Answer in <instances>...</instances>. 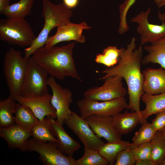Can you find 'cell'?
<instances>
[{
	"instance_id": "cell-1",
	"label": "cell",
	"mask_w": 165,
	"mask_h": 165,
	"mask_svg": "<svg viewBox=\"0 0 165 165\" xmlns=\"http://www.w3.org/2000/svg\"><path fill=\"white\" fill-rule=\"evenodd\" d=\"M119 61L116 65L108 68L101 73L105 75L103 81L111 76L118 75L125 80L128 88L129 101L127 110L141 113L140 101L144 92L143 90V76L141 70V61L143 57V48L141 45L137 48L136 38H131L126 48H121Z\"/></svg>"
},
{
	"instance_id": "cell-2",
	"label": "cell",
	"mask_w": 165,
	"mask_h": 165,
	"mask_svg": "<svg viewBox=\"0 0 165 165\" xmlns=\"http://www.w3.org/2000/svg\"><path fill=\"white\" fill-rule=\"evenodd\" d=\"M75 43L73 42L50 48L40 47L33 53L31 58L55 79L62 80L69 76L82 82L73 57Z\"/></svg>"
},
{
	"instance_id": "cell-3",
	"label": "cell",
	"mask_w": 165,
	"mask_h": 165,
	"mask_svg": "<svg viewBox=\"0 0 165 165\" xmlns=\"http://www.w3.org/2000/svg\"><path fill=\"white\" fill-rule=\"evenodd\" d=\"M42 16L43 27L31 45L24 50V57L28 59L38 49L44 46L52 29L70 23L72 11L63 3L55 4L49 0H42Z\"/></svg>"
},
{
	"instance_id": "cell-4",
	"label": "cell",
	"mask_w": 165,
	"mask_h": 165,
	"mask_svg": "<svg viewBox=\"0 0 165 165\" xmlns=\"http://www.w3.org/2000/svg\"><path fill=\"white\" fill-rule=\"evenodd\" d=\"M22 54L11 47L6 52L3 59V71L9 93V97L15 101L20 95L28 67V58Z\"/></svg>"
},
{
	"instance_id": "cell-5",
	"label": "cell",
	"mask_w": 165,
	"mask_h": 165,
	"mask_svg": "<svg viewBox=\"0 0 165 165\" xmlns=\"http://www.w3.org/2000/svg\"><path fill=\"white\" fill-rule=\"evenodd\" d=\"M36 37L25 18L7 17L0 20V39L9 44L28 47Z\"/></svg>"
},
{
	"instance_id": "cell-6",
	"label": "cell",
	"mask_w": 165,
	"mask_h": 165,
	"mask_svg": "<svg viewBox=\"0 0 165 165\" xmlns=\"http://www.w3.org/2000/svg\"><path fill=\"white\" fill-rule=\"evenodd\" d=\"M27 73L21 89L20 96H42L48 93V73L31 57L28 58Z\"/></svg>"
},
{
	"instance_id": "cell-7",
	"label": "cell",
	"mask_w": 165,
	"mask_h": 165,
	"mask_svg": "<svg viewBox=\"0 0 165 165\" xmlns=\"http://www.w3.org/2000/svg\"><path fill=\"white\" fill-rule=\"evenodd\" d=\"M80 116L86 118L93 114L113 116L127 109L128 104L125 97L112 100L100 101L84 98L77 102Z\"/></svg>"
},
{
	"instance_id": "cell-8",
	"label": "cell",
	"mask_w": 165,
	"mask_h": 165,
	"mask_svg": "<svg viewBox=\"0 0 165 165\" xmlns=\"http://www.w3.org/2000/svg\"><path fill=\"white\" fill-rule=\"evenodd\" d=\"M57 146V144L42 142L33 138L27 141L25 151L38 152L40 161L45 165H75V159L61 152Z\"/></svg>"
},
{
	"instance_id": "cell-9",
	"label": "cell",
	"mask_w": 165,
	"mask_h": 165,
	"mask_svg": "<svg viewBox=\"0 0 165 165\" xmlns=\"http://www.w3.org/2000/svg\"><path fill=\"white\" fill-rule=\"evenodd\" d=\"M123 78L118 75L105 78L101 86H95L86 90L83 93L84 98L100 101H108L125 97L127 93L123 86Z\"/></svg>"
},
{
	"instance_id": "cell-10",
	"label": "cell",
	"mask_w": 165,
	"mask_h": 165,
	"mask_svg": "<svg viewBox=\"0 0 165 165\" xmlns=\"http://www.w3.org/2000/svg\"><path fill=\"white\" fill-rule=\"evenodd\" d=\"M47 83L52 92L51 103L56 111L57 117L56 121L63 126L72 112L70 108L73 101L72 93L69 89L62 87L52 77H48Z\"/></svg>"
},
{
	"instance_id": "cell-11",
	"label": "cell",
	"mask_w": 165,
	"mask_h": 165,
	"mask_svg": "<svg viewBox=\"0 0 165 165\" xmlns=\"http://www.w3.org/2000/svg\"><path fill=\"white\" fill-rule=\"evenodd\" d=\"M64 123L78 137L84 146L98 150L105 143L94 132L86 119L79 116L75 112H72Z\"/></svg>"
},
{
	"instance_id": "cell-12",
	"label": "cell",
	"mask_w": 165,
	"mask_h": 165,
	"mask_svg": "<svg viewBox=\"0 0 165 165\" xmlns=\"http://www.w3.org/2000/svg\"><path fill=\"white\" fill-rule=\"evenodd\" d=\"M151 8L145 11L141 10L131 19V22L137 23L136 31L140 36V44H151L165 36V21L163 20L161 25L152 24L148 21Z\"/></svg>"
},
{
	"instance_id": "cell-13",
	"label": "cell",
	"mask_w": 165,
	"mask_h": 165,
	"mask_svg": "<svg viewBox=\"0 0 165 165\" xmlns=\"http://www.w3.org/2000/svg\"><path fill=\"white\" fill-rule=\"evenodd\" d=\"M91 28L85 21L79 24L70 22L58 27L55 34L48 37L44 46L50 48L59 42L71 41L83 43L85 42L86 38L82 34V31L84 30H88Z\"/></svg>"
},
{
	"instance_id": "cell-14",
	"label": "cell",
	"mask_w": 165,
	"mask_h": 165,
	"mask_svg": "<svg viewBox=\"0 0 165 165\" xmlns=\"http://www.w3.org/2000/svg\"><path fill=\"white\" fill-rule=\"evenodd\" d=\"M52 95L48 93L42 96H19L16 101L19 103L29 107L39 120L45 116L57 119L56 111L52 106L51 101Z\"/></svg>"
},
{
	"instance_id": "cell-15",
	"label": "cell",
	"mask_w": 165,
	"mask_h": 165,
	"mask_svg": "<svg viewBox=\"0 0 165 165\" xmlns=\"http://www.w3.org/2000/svg\"><path fill=\"white\" fill-rule=\"evenodd\" d=\"M94 132L99 138H103L108 142L121 140V135L115 127L112 116L93 114L86 118Z\"/></svg>"
},
{
	"instance_id": "cell-16",
	"label": "cell",
	"mask_w": 165,
	"mask_h": 165,
	"mask_svg": "<svg viewBox=\"0 0 165 165\" xmlns=\"http://www.w3.org/2000/svg\"><path fill=\"white\" fill-rule=\"evenodd\" d=\"M144 93L155 95L165 92V69L148 68L142 72Z\"/></svg>"
},
{
	"instance_id": "cell-17",
	"label": "cell",
	"mask_w": 165,
	"mask_h": 165,
	"mask_svg": "<svg viewBox=\"0 0 165 165\" xmlns=\"http://www.w3.org/2000/svg\"><path fill=\"white\" fill-rule=\"evenodd\" d=\"M0 136L6 141L10 148H18L25 151L26 143L32 134L31 131L15 123L8 127H0Z\"/></svg>"
},
{
	"instance_id": "cell-18",
	"label": "cell",
	"mask_w": 165,
	"mask_h": 165,
	"mask_svg": "<svg viewBox=\"0 0 165 165\" xmlns=\"http://www.w3.org/2000/svg\"><path fill=\"white\" fill-rule=\"evenodd\" d=\"M50 120L51 132L59 141L58 149L64 154L73 157L74 153L80 148V144L66 133L63 126L58 123L51 117Z\"/></svg>"
},
{
	"instance_id": "cell-19",
	"label": "cell",
	"mask_w": 165,
	"mask_h": 165,
	"mask_svg": "<svg viewBox=\"0 0 165 165\" xmlns=\"http://www.w3.org/2000/svg\"><path fill=\"white\" fill-rule=\"evenodd\" d=\"M112 120L116 129L121 135L129 134L138 123L141 124L146 121L142 118L141 113L129 112L127 110L123 113L120 112L113 116Z\"/></svg>"
},
{
	"instance_id": "cell-20",
	"label": "cell",
	"mask_w": 165,
	"mask_h": 165,
	"mask_svg": "<svg viewBox=\"0 0 165 165\" xmlns=\"http://www.w3.org/2000/svg\"><path fill=\"white\" fill-rule=\"evenodd\" d=\"M144 49L148 53L143 57L141 64H157L165 69V36L149 45L145 46Z\"/></svg>"
},
{
	"instance_id": "cell-21",
	"label": "cell",
	"mask_w": 165,
	"mask_h": 165,
	"mask_svg": "<svg viewBox=\"0 0 165 165\" xmlns=\"http://www.w3.org/2000/svg\"><path fill=\"white\" fill-rule=\"evenodd\" d=\"M141 99L145 105V109L141 111L144 120L152 115L165 111V92L155 95L144 93Z\"/></svg>"
},
{
	"instance_id": "cell-22",
	"label": "cell",
	"mask_w": 165,
	"mask_h": 165,
	"mask_svg": "<svg viewBox=\"0 0 165 165\" xmlns=\"http://www.w3.org/2000/svg\"><path fill=\"white\" fill-rule=\"evenodd\" d=\"M15 123L26 130L31 131L39 121L32 111L28 107L15 103L14 105Z\"/></svg>"
},
{
	"instance_id": "cell-23",
	"label": "cell",
	"mask_w": 165,
	"mask_h": 165,
	"mask_svg": "<svg viewBox=\"0 0 165 165\" xmlns=\"http://www.w3.org/2000/svg\"><path fill=\"white\" fill-rule=\"evenodd\" d=\"M39 120L32 128L31 132L33 138L39 141L50 142L58 145L59 141L51 132L50 128V117Z\"/></svg>"
},
{
	"instance_id": "cell-24",
	"label": "cell",
	"mask_w": 165,
	"mask_h": 165,
	"mask_svg": "<svg viewBox=\"0 0 165 165\" xmlns=\"http://www.w3.org/2000/svg\"><path fill=\"white\" fill-rule=\"evenodd\" d=\"M130 143L122 139L112 142L104 143L102 145L98 151L108 161L109 164L114 165L119 153L126 148Z\"/></svg>"
},
{
	"instance_id": "cell-25",
	"label": "cell",
	"mask_w": 165,
	"mask_h": 165,
	"mask_svg": "<svg viewBox=\"0 0 165 165\" xmlns=\"http://www.w3.org/2000/svg\"><path fill=\"white\" fill-rule=\"evenodd\" d=\"M35 0H20L10 5L2 13L7 17L25 18L31 13Z\"/></svg>"
},
{
	"instance_id": "cell-26",
	"label": "cell",
	"mask_w": 165,
	"mask_h": 165,
	"mask_svg": "<svg viewBox=\"0 0 165 165\" xmlns=\"http://www.w3.org/2000/svg\"><path fill=\"white\" fill-rule=\"evenodd\" d=\"M141 124V127L132 138V142L129 145L131 149L142 144L150 142L156 134L157 131L151 123L146 121Z\"/></svg>"
},
{
	"instance_id": "cell-27",
	"label": "cell",
	"mask_w": 165,
	"mask_h": 165,
	"mask_svg": "<svg viewBox=\"0 0 165 165\" xmlns=\"http://www.w3.org/2000/svg\"><path fill=\"white\" fill-rule=\"evenodd\" d=\"M159 8L165 6V0H154ZM136 0H124L119 6V23L118 32L120 35L127 33L129 29L127 20V16L130 8Z\"/></svg>"
},
{
	"instance_id": "cell-28",
	"label": "cell",
	"mask_w": 165,
	"mask_h": 165,
	"mask_svg": "<svg viewBox=\"0 0 165 165\" xmlns=\"http://www.w3.org/2000/svg\"><path fill=\"white\" fill-rule=\"evenodd\" d=\"M15 103V101L9 97L0 101V127H8L15 123L13 115Z\"/></svg>"
},
{
	"instance_id": "cell-29",
	"label": "cell",
	"mask_w": 165,
	"mask_h": 165,
	"mask_svg": "<svg viewBox=\"0 0 165 165\" xmlns=\"http://www.w3.org/2000/svg\"><path fill=\"white\" fill-rule=\"evenodd\" d=\"M121 52V48L118 49L116 46H108L104 49L102 53H99L96 56L94 61L108 68L113 66L118 63Z\"/></svg>"
},
{
	"instance_id": "cell-30",
	"label": "cell",
	"mask_w": 165,
	"mask_h": 165,
	"mask_svg": "<svg viewBox=\"0 0 165 165\" xmlns=\"http://www.w3.org/2000/svg\"><path fill=\"white\" fill-rule=\"evenodd\" d=\"M84 153L80 158L76 160L75 165H106L107 160L99 153L98 150L84 146Z\"/></svg>"
},
{
	"instance_id": "cell-31",
	"label": "cell",
	"mask_w": 165,
	"mask_h": 165,
	"mask_svg": "<svg viewBox=\"0 0 165 165\" xmlns=\"http://www.w3.org/2000/svg\"><path fill=\"white\" fill-rule=\"evenodd\" d=\"M151 142L152 146L151 160L155 165H160L165 157V139L157 131Z\"/></svg>"
},
{
	"instance_id": "cell-32",
	"label": "cell",
	"mask_w": 165,
	"mask_h": 165,
	"mask_svg": "<svg viewBox=\"0 0 165 165\" xmlns=\"http://www.w3.org/2000/svg\"><path fill=\"white\" fill-rule=\"evenodd\" d=\"M129 145L119 153L114 165H135L136 160Z\"/></svg>"
},
{
	"instance_id": "cell-33",
	"label": "cell",
	"mask_w": 165,
	"mask_h": 165,
	"mask_svg": "<svg viewBox=\"0 0 165 165\" xmlns=\"http://www.w3.org/2000/svg\"><path fill=\"white\" fill-rule=\"evenodd\" d=\"M132 150L136 160L151 159L152 150L151 142L141 144Z\"/></svg>"
},
{
	"instance_id": "cell-34",
	"label": "cell",
	"mask_w": 165,
	"mask_h": 165,
	"mask_svg": "<svg viewBox=\"0 0 165 165\" xmlns=\"http://www.w3.org/2000/svg\"><path fill=\"white\" fill-rule=\"evenodd\" d=\"M152 120V124L156 131H160L165 129V111L156 114Z\"/></svg>"
},
{
	"instance_id": "cell-35",
	"label": "cell",
	"mask_w": 165,
	"mask_h": 165,
	"mask_svg": "<svg viewBox=\"0 0 165 165\" xmlns=\"http://www.w3.org/2000/svg\"><path fill=\"white\" fill-rule=\"evenodd\" d=\"M79 0H63L64 5L68 8L72 9L78 5Z\"/></svg>"
},
{
	"instance_id": "cell-36",
	"label": "cell",
	"mask_w": 165,
	"mask_h": 165,
	"mask_svg": "<svg viewBox=\"0 0 165 165\" xmlns=\"http://www.w3.org/2000/svg\"><path fill=\"white\" fill-rule=\"evenodd\" d=\"M10 0H0V14L2 12L10 5Z\"/></svg>"
},
{
	"instance_id": "cell-37",
	"label": "cell",
	"mask_w": 165,
	"mask_h": 165,
	"mask_svg": "<svg viewBox=\"0 0 165 165\" xmlns=\"http://www.w3.org/2000/svg\"><path fill=\"white\" fill-rule=\"evenodd\" d=\"M136 165H155L151 159L136 160Z\"/></svg>"
},
{
	"instance_id": "cell-38",
	"label": "cell",
	"mask_w": 165,
	"mask_h": 165,
	"mask_svg": "<svg viewBox=\"0 0 165 165\" xmlns=\"http://www.w3.org/2000/svg\"><path fill=\"white\" fill-rule=\"evenodd\" d=\"M158 18L160 20H163L165 21V13H162L160 10L158 11Z\"/></svg>"
},
{
	"instance_id": "cell-39",
	"label": "cell",
	"mask_w": 165,
	"mask_h": 165,
	"mask_svg": "<svg viewBox=\"0 0 165 165\" xmlns=\"http://www.w3.org/2000/svg\"><path fill=\"white\" fill-rule=\"evenodd\" d=\"M158 132L160 135L165 139V129L161 131Z\"/></svg>"
},
{
	"instance_id": "cell-40",
	"label": "cell",
	"mask_w": 165,
	"mask_h": 165,
	"mask_svg": "<svg viewBox=\"0 0 165 165\" xmlns=\"http://www.w3.org/2000/svg\"><path fill=\"white\" fill-rule=\"evenodd\" d=\"M160 165H165V157L161 162Z\"/></svg>"
}]
</instances>
